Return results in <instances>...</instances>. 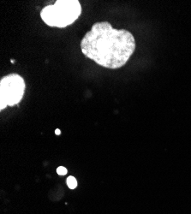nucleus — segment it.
<instances>
[{"label":"nucleus","instance_id":"1","mask_svg":"<svg viewBox=\"0 0 191 214\" xmlns=\"http://www.w3.org/2000/svg\"><path fill=\"white\" fill-rule=\"evenodd\" d=\"M81 52L97 64L107 69L123 67L135 49L133 34L113 28L108 22H96L81 41Z\"/></svg>","mask_w":191,"mask_h":214},{"label":"nucleus","instance_id":"2","mask_svg":"<svg viewBox=\"0 0 191 214\" xmlns=\"http://www.w3.org/2000/svg\"><path fill=\"white\" fill-rule=\"evenodd\" d=\"M81 14V5L78 0H58L54 4L43 8L40 17L46 25L63 28L73 24Z\"/></svg>","mask_w":191,"mask_h":214},{"label":"nucleus","instance_id":"3","mask_svg":"<svg viewBox=\"0 0 191 214\" xmlns=\"http://www.w3.org/2000/svg\"><path fill=\"white\" fill-rule=\"evenodd\" d=\"M25 89V81L18 74H10L3 77L0 81V110L20 103Z\"/></svg>","mask_w":191,"mask_h":214},{"label":"nucleus","instance_id":"4","mask_svg":"<svg viewBox=\"0 0 191 214\" xmlns=\"http://www.w3.org/2000/svg\"><path fill=\"white\" fill-rule=\"evenodd\" d=\"M66 183L67 185L69 186V188H71V189H74V188H75L77 187V181H76V179L74 177H72V176H70V177H69L67 178Z\"/></svg>","mask_w":191,"mask_h":214},{"label":"nucleus","instance_id":"5","mask_svg":"<svg viewBox=\"0 0 191 214\" xmlns=\"http://www.w3.org/2000/svg\"><path fill=\"white\" fill-rule=\"evenodd\" d=\"M57 173L59 175H61V176H64L65 174H67V169L64 166H60L57 169Z\"/></svg>","mask_w":191,"mask_h":214},{"label":"nucleus","instance_id":"6","mask_svg":"<svg viewBox=\"0 0 191 214\" xmlns=\"http://www.w3.org/2000/svg\"><path fill=\"white\" fill-rule=\"evenodd\" d=\"M55 134H56L57 135H59V134H61V131H60L59 129H56V130H55Z\"/></svg>","mask_w":191,"mask_h":214},{"label":"nucleus","instance_id":"7","mask_svg":"<svg viewBox=\"0 0 191 214\" xmlns=\"http://www.w3.org/2000/svg\"><path fill=\"white\" fill-rule=\"evenodd\" d=\"M10 62H11L12 64H14V63H15V60H13V59H11V60H10Z\"/></svg>","mask_w":191,"mask_h":214}]
</instances>
